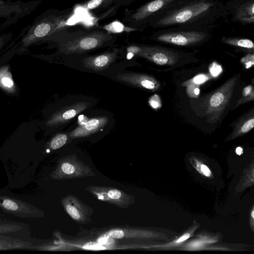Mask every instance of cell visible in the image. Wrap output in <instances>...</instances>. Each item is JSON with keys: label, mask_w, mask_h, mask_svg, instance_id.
Segmentation results:
<instances>
[{"label": "cell", "mask_w": 254, "mask_h": 254, "mask_svg": "<svg viewBox=\"0 0 254 254\" xmlns=\"http://www.w3.org/2000/svg\"><path fill=\"white\" fill-rule=\"evenodd\" d=\"M108 26L115 28H107V29L113 31H116V32H118L122 31V29H123V25L120 23L112 24L110 25H109Z\"/></svg>", "instance_id": "29"}, {"label": "cell", "mask_w": 254, "mask_h": 254, "mask_svg": "<svg viewBox=\"0 0 254 254\" xmlns=\"http://www.w3.org/2000/svg\"><path fill=\"white\" fill-rule=\"evenodd\" d=\"M149 102L150 105L154 109H157L161 107L160 98L157 95H154L152 96Z\"/></svg>", "instance_id": "22"}, {"label": "cell", "mask_w": 254, "mask_h": 254, "mask_svg": "<svg viewBox=\"0 0 254 254\" xmlns=\"http://www.w3.org/2000/svg\"><path fill=\"white\" fill-rule=\"evenodd\" d=\"M252 93H253V88L252 86L249 85L244 88L243 95L244 97H246Z\"/></svg>", "instance_id": "30"}, {"label": "cell", "mask_w": 254, "mask_h": 254, "mask_svg": "<svg viewBox=\"0 0 254 254\" xmlns=\"http://www.w3.org/2000/svg\"><path fill=\"white\" fill-rule=\"evenodd\" d=\"M221 41L224 44L232 46L252 50L254 49V43L249 39L223 37Z\"/></svg>", "instance_id": "14"}, {"label": "cell", "mask_w": 254, "mask_h": 254, "mask_svg": "<svg viewBox=\"0 0 254 254\" xmlns=\"http://www.w3.org/2000/svg\"><path fill=\"white\" fill-rule=\"evenodd\" d=\"M254 126V119L252 118L248 120L244 123L240 128V131L242 133H247L252 129Z\"/></svg>", "instance_id": "20"}, {"label": "cell", "mask_w": 254, "mask_h": 254, "mask_svg": "<svg viewBox=\"0 0 254 254\" xmlns=\"http://www.w3.org/2000/svg\"><path fill=\"white\" fill-rule=\"evenodd\" d=\"M0 87L9 93L15 91V84L7 66L0 68Z\"/></svg>", "instance_id": "13"}, {"label": "cell", "mask_w": 254, "mask_h": 254, "mask_svg": "<svg viewBox=\"0 0 254 254\" xmlns=\"http://www.w3.org/2000/svg\"><path fill=\"white\" fill-rule=\"evenodd\" d=\"M107 117H98L90 119L79 125L70 133L72 138L83 137L96 132L103 127L108 122Z\"/></svg>", "instance_id": "12"}, {"label": "cell", "mask_w": 254, "mask_h": 254, "mask_svg": "<svg viewBox=\"0 0 254 254\" xmlns=\"http://www.w3.org/2000/svg\"><path fill=\"white\" fill-rule=\"evenodd\" d=\"M228 5L233 21L242 24H254V0H235Z\"/></svg>", "instance_id": "7"}, {"label": "cell", "mask_w": 254, "mask_h": 254, "mask_svg": "<svg viewBox=\"0 0 254 254\" xmlns=\"http://www.w3.org/2000/svg\"><path fill=\"white\" fill-rule=\"evenodd\" d=\"M2 205L5 208L10 210H16L18 208L17 204L10 199L3 200Z\"/></svg>", "instance_id": "21"}, {"label": "cell", "mask_w": 254, "mask_h": 254, "mask_svg": "<svg viewBox=\"0 0 254 254\" xmlns=\"http://www.w3.org/2000/svg\"><path fill=\"white\" fill-rule=\"evenodd\" d=\"M140 56L146 57L159 65L174 64L179 59V53L161 47H143Z\"/></svg>", "instance_id": "8"}, {"label": "cell", "mask_w": 254, "mask_h": 254, "mask_svg": "<svg viewBox=\"0 0 254 254\" xmlns=\"http://www.w3.org/2000/svg\"><path fill=\"white\" fill-rule=\"evenodd\" d=\"M180 0H152L139 7L131 15V21L149 22L157 14Z\"/></svg>", "instance_id": "6"}, {"label": "cell", "mask_w": 254, "mask_h": 254, "mask_svg": "<svg viewBox=\"0 0 254 254\" xmlns=\"http://www.w3.org/2000/svg\"><path fill=\"white\" fill-rule=\"evenodd\" d=\"M226 90L220 89L212 95L209 100V106L211 109H216L221 107L227 101L229 96L225 93Z\"/></svg>", "instance_id": "15"}, {"label": "cell", "mask_w": 254, "mask_h": 254, "mask_svg": "<svg viewBox=\"0 0 254 254\" xmlns=\"http://www.w3.org/2000/svg\"><path fill=\"white\" fill-rule=\"evenodd\" d=\"M242 61L245 64L247 68L250 67L254 64V55L248 54L242 60Z\"/></svg>", "instance_id": "26"}, {"label": "cell", "mask_w": 254, "mask_h": 254, "mask_svg": "<svg viewBox=\"0 0 254 254\" xmlns=\"http://www.w3.org/2000/svg\"><path fill=\"white\" fill-rule=\"evenodd\" d=\"M62 170L64 173L69 175L74 173L75 169L71 164L64 163L62 166Z\"/></svg>", "instance_id": "25"}, {"label": "cell", "mask_w": 254, "mask_h": 254, "mask_svg": "<svg viewBox=\"0 0 254 254\" xmlns=\"http://www.w3.org/2000/svg\"><path fill=\"white\" fill-rule=\"evenodd\" d=\"M222 71L220 65L216 63H213L210 67V72L213 76H217Z\"/></svg>", "instance_id": "23"}, {"label": "cell", "mask_w": 254, "mask_h": 254, "mask_svg": "<svg viewBox=\"0 0 254 254\" xmlns=\"http://www.w3.org/2000/svg\"><path fill=\"white\" fill-rule=\"evenodd\" d=\"M66 22L65 16L46 12L22 29L19 36L21 40L18 45L24 49L39 41L50 39L64 29Z\"/></svg>", "instance_id": "2"}, {"label": "cell", "mask_w": 254, "mask_h": 254, "mask_svg": "<svg viewBox=\"0 0 254 254\" xmlns=\"http://www.w3.org/2000/svg\"><path fill=\"white\" fill-rule=\"evenodd\" d=\"M112 0H90L85 5L88 9H96L104 4L110 2Z\"/></svg>", "instance_id": "17"}, {"label": "cell", "mask_w": 254, "mask_h": 254, "mask_svg": "<svg viewBox=\"0 0 254 254\" xmlns=\"http://www.w3.org/2000/svg\"><path fill=\"white\" fill-rule=\"evenodd\" d=\"M122 195L121 192L117 190H112L108 193V196L112 199H117L121 197Z\"/></svg>", "instance_id": "27"}, {"label": "cell", "mask_w": 254, "mask_h": 254, "mask_svg": "<svg viewBox=\"0 0 254 254\" xmlns=\"http://www.w3.org/2000/svg\"><path fill=\"white\" fill-rule=\"evenodd\" d=\"M109 237L112 238L121 239L123 238L125 234L123 231L121 230H112L108 233Z\"/></svg>", "instance_id": "24"}, {"label": "cell", "mask_w": 254, "mask_h": 254, "mask_svg": "<svg viewBox=\"0 0 254 254\" xmlns=\"http://www.w3.org/2000/svg\"><path fill=\"white\" fill-rule=\"evenodd\" d=\"M254 211L253 210L252 212V214H251L253 218H254Z\"/></svg>", "instance_id": "35"}, {"label": "cell", "mask_w": 254, "mask_h": 254, "mask_svg": "<svg viewBox=\"0 0 254 254\" xmlns=\"http://www.w3.org/2000/svg\"><path fill=\"white\" fill-rule=\"evenodd\" d=\"M89 105L88 102H79L65 107L53 114L48 121L47 125L58 126L64 124L85 110Z\"/></svg>", "instance_id": "9"}, {"label": "cell", "mask_w": 254, "mask_h": 254, "mask_svg": "<svg viewBox=\"0 0 254 254\" xmlns=\"http://www.w3.org/2000/svg\"><path fill=\"white\" fill-rule=\"evenodd\" d=\"M118 50L90 56L83 59L84 67L94 71H101L107 68L117 57Z\"/></svg>", "instance_id": "11"}, {"label": "cell", "mask_w": 254, "mask_h": 254, "mask_svg": "<svg viewBox=\"0 0 254 254\" xmlns=\"http://www.w3.org/2000/svg\"><path fill=\"white\" fill-rule=\"evenodd\" d=\"M65 208L68 214L74 219L79 220L80 219V213L75 206L70 204H67Z\"/></svg>", "instance_id": "18"}, {"label": "cell", "mask_w": 254, "mask_h": 254, "mask_svg": "<svg viewBox=\"0 0 254 254\" xmlns=\"http://www.w3.org/2000/svg\"><path fill=\"white\" fill-rule=\"evenodd\" d=\"M220 0H180L149 22L156 28L204 27L224 11Z\"/></svg>", "instance_id": "1"}, {"label": "cell", "mask_w": 254, "mask_h": 254, "mask_svg": "<svg viewBox=\"0 0 254 254\" xmlns=\"http://www.w3.org/2000/svg\"><path fill=\"white\" fill-rule=\"evenodd\" d=\"M117 78L130 85L148 90H155L160 86L159 82L154 78L145 74L125 73L118 74Z\"/></svg>", "instance_id": "10"}, {"label": "cell", "mask_w": 254, "mask_h": 254, "mask_svg": "<svg viewBox=\"0 0 254 254\" xmlns=\"http://www.w3.org/2000/svg\"><path fill=\"white\" fill-rule=\"evenodd\" d=\"M67 139V136L66 134H58L52 139L50 142V146L53 149H59L66 143Z\"/></svg>", "instance_id": "16"}, {"label": "cell", "mask_w": 254, "mask_h": 254, "mask_svg": "<svg viewBox=\"0 0 254 254\" xmlns=\"http://www.w3.org/2000/svg\"><path fill=\"white\" fill-rule=\"evenodd\" d=\"M189 237H190L189 234L186 233V234H184L183 236L180 237L177 241H176V243H181V242L187 240V239H188L189 238Z\"/></svg>", "instance_id": "33"}, {"label": "cell", "mask_w": 254, "mask_h": 254, "mask_svg": "<svg viewBox=\"0 0 254 254\" xmlns=\"http://www.w3.org/2000/svg\"><path fill=\"white\" fill-rule=\"evenodd\" d=\"M210 36V33L204 27L177 26L161 29L154 33L152 37L162 43L190 46L207 41Z\"/></svg>", "instance_id": "3"}, {"label": "cell", "mask_w": 254, "mask_h": 254, "mask_svg": "<svg viewBox=\"0 0 254 254\" xmlns=\"http://www.w3.org/2000/svg\"><path fill=\"white\" fill-rule=\"evenodd\" d=\"M201 170L202 173L207 177H209L211 175V172L209 168L205 165H202L201 166Z\"/></svg>", "instance_id": "31"}, {"label": "cell", "mask_w": 254, "mask_h": 254, "mask_svg": "<svg viewBox=\"0 0 254 254\" xmlns=\"http://www.w3.org/2000/svg\"><path fill=\"white\" fill-rule=\"evenodd\" d=\"M208 79V77L204 74H199L196 76L193 79L196 84H200L205 82Z\"/></svg>", "instance_id": "28"}, {"label": "cell", "mask_w": 254, "mask_h": 254, "mask_svg": "<svg viewBox=\"0 0 254 254\" xmlns=\"http://www.w3.org/2000/svg\"><path fill=\"white\" fill-rule=\"evenodd\" d=\"M85 248H87V249H104V248H102V246H101V245H100L99 244H96L89 245V246H88L87 245H86L85 246Z\"/></svg>", "instance_id": "32"}, {"label": "cell", "mask_w": 254, "mask_h": 254, "mask_svg": "<svg viewBox=\"0 0 254 254\" xmlns=\"http://www.w3.org/2000/svg\"><path fill=\"white\" fill-rule=\"evenodd\" d=\"M112 39L111 35L103 31L87 32L66 41L61 50L66 54H81L100 47Z\"/></svg>", "instance_id": "5"}, {"label": "cell", "mask_w": 254, "mask_h": 254, "mask_svg": "<svg viewBox=\"0 0 254 254\" xmlns=\"http://www.w3.org/2000/svg\"><path fill=\"white\" fill-rule=\"evenodd\" d=\"M236 152L238 155H240L243 153V149L240 147H238L236 149Z\"/></svg>", "instance_id": "34"}, {"label": "cell", "mask_w": 254, "mask_h": 254, "mask_svg": "<svg viewBox=\"0 0 254 254\" xmlns=\"http://www.w3.org/2000/svg\"><path fill=\"white\" fill-rule=\"evenodd\" d=\"M12 36L11 32L0 34V51L11 40Z\"/></svg>", "instance_id": "19"}, {"label": "cell", "mask_w": 254, "mask_h": 254, "mask_svg": "<svg viewBox=\"0 0 254 254\" xmlns=\"http://www.w3.org/2000/svg\"><path fill=\"white\" fill-rule=\"evenodd\" d=\"M40 0H0V32L31 13L41 4Z\"/></svg>", "instance_id": "4"}]
</instances>
